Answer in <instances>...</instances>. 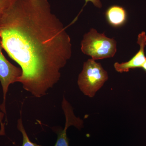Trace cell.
I'll use <instances>...</instances> for the list:
<instances>
[{"label":"cell","instance_id":"8992f818","mask_svg":"<svg viewBox=\"0 0 146 146\" xmlns=\"http://www.w3.org/2000/svg\"><path fill=\"white\" fill-rule=\"evenodd\" d=\"M137 43L140 46V49L130 60L123 63H115L114 68L117 72L121 73L127 72L131 69L142 68L146 61L145 52L146 46V34L145 32H142L138 35Z\"/></svg>","mask_w":146,"mask_h":146},{"label":"cell","instance_id":"7c38bea8","mask_svg":"<svg viewBox=\"0 0 146 146\" xmlns=\"http://www.w3.org/2000/svg\"><path fill=\"white\" fill-rule=\"evenodd\" d=\"M141 68H142V69L146 72V61L145 62V63H144V64L143 65V66H142Z\"/></svg>","mask_w":146,"mask_h":146},{"label":"cell","instance_id":"7a4b0ae2","mask_svg":"<svg viewBox=\"0 0 146 146\" xmlns=\"http://www.w3.org/2000/svg\"><path fill=\"white\" fill-rule=\"evenodd\" d=\"M81 50L84 54L96 60L113 57L117 51V43L104 33H99L91 29L84 35L81 42Z\"/></svg>","mask_w":146,"mask_h":146},{"label":"cell","instance_id":"ba28073f","mask_svg":"<svg viewBox=\"0 0 146 146\" xmlns=\"http://www.w3.org/2000/svg\"><path fill=\"white\" fill-rule=\"evenodd\" d=\"M17 128L18 130L21 131L23 137V143L22 146H42L33 143L30 140L25 129L23 124L22 118L18 120Z\"/></svg>","mask_w":146,"mask_h":146},{"label":"cell","instance_id":"8fae6325","mask_svg":"<svg viewBox=\"0 0 146 146\" xmlns=\"http://www.w3.org/2000/svg\"><path fill=\"white\" fill-rule=\"evenodd\" d=\"M4 113L0 112V124H1V129L0 130V135H5V123H3L2 121L3 118Z\"/></svg>","mask_w":146,"mask_h":146},{"label":"cell","instance_id":"5b68a950","mask_svg":"<svg viewBox=\"0 0 146 146\" xmlns=\"http://www.w3.org/2000/svg\"><path fill=\"white\" fill-rule=\"evenodd\" d=\"M61 106L65 116V127L63 129L55 128L54 130L58 136L54 146H69V140L67 135V129L73 125L80 129L83 127V121L74 115L72 108L65 98H63Z\"/></svg>","mask_w":146,"mask_h":146},{"label":"cell","instance_id":"277c9868","mask_svg":"<svg viewBox=\"0 0 146 146\" xmlns=\"http://www.w3.org/2000/svg\"><path fill=\"white\" fill-rule=\"evenodd\" d=\"M3 49L0 40V82L3 92V102L0 109L6 116V100L9 88L11 84L18 82L23 72L21 68L16 67L7 59L3 54Z\"/></svg>","mask_w":146,"mask_h":146},{"label":"cell","instance_id":"52a82bcc","mask_svg":"<svg viewBox=\"0 0 146 146\" xmlns=\"http://www.w3.org/2000/svg\"><path fill=\"white\" fill-rule=\"evenodd\" d=\"M105 16L110 25L115 28L123 27L127 20V11L121 6H110L106 11Z\"/></svg>","mask_w":146,"mask_h":146},{"label":"cell","instance_id":"30bf717a","mask_svg":"<svg viewBox=\"0 0 146 146\" xmlns=\"http://www.w3.org/2000/svg\"><path fill=\"white\" fill-rule=\"evenodd\" d=\"M84 1H85V5H86L87 3L91 2L93 3L94 6L97 8L100 9L102 7V4L101 0H84Z\"/></svg>","mask_w":146,"mask_h":146},{"label":"cell","instance_id":"6da1fadb","mask_svg":"<svg viewBox=\"0 0 146 146\" xmlns=\"http://www.w3.org/2000/svg\"><path fill=\"white\" fill-rule=\"evenodd\" d=\"M0 40L22 69L18 82L36 98L58 82L72 55L70 37L48 0H16L0 22Z\"/></svg>","mask_w":146,"mask_h":146},{"label":"cell","instance_id":"9c48e42d","mask_svg":"<svg viewBox=\"0 0 146 146\" xmlns=\"http://www.w3.org/2000/svg\"><path fill=\"white\" fill-rule=\"evenodd\" d=\"M16 0H0V22L7 11Z\"/></svg>","mask_w":146,"mask_h":146},{"label":"cell","instance_id":"3957f363","mask_svg":"<svg viewBox=\"0 0 146 146\" xmlns=\"http://www.w3.org/2000/svg\"><path fill=\"white\" fill-rule=\"evenodd\" d=\"M108 79L107 72L101 64L91 58L84 63L78 78V85L84 95L93 98Z\"/></svg>","mask_w":146,"mask_h":146}]
</instances>
